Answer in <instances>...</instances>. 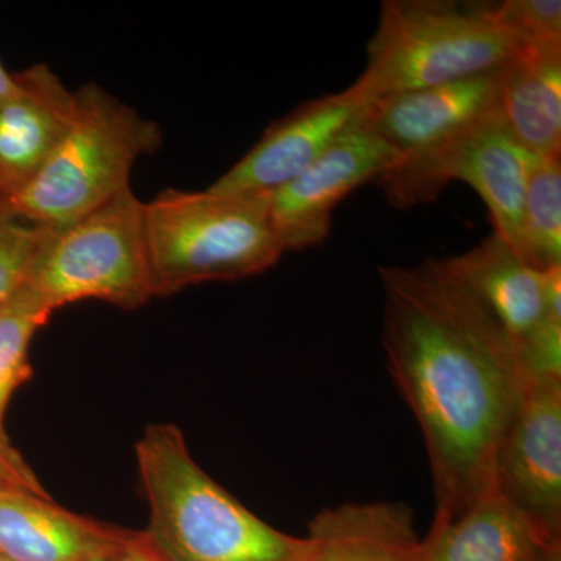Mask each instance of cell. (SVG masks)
Masks as SVG:
<instances>
[{
	"mask_svg": "<svg viewBox=\"0 0 561 561\" xmlns=\"http://www.w3.org/2000/svg\"><path fill=\"white\" fill-rule=\"evenodd\" d=\"M389 371L419 423L435 518L493 491L494 459L527 378L500 321L448 260L381 267Z\"/></svg>",
	"mask_w": 561,
	"mask_h": 561,
	"instance_id": "6da1fadb",
	"label": "cell"
},
{
	"mask_svg": "<svg viewBox=\"0 0 561 561\" xmlns=\"http://www.w3.org/2000/svg\"><path fill=\"white\" fill-rule=\"evenodd\" d=\"M146 535L164 561H302L306 537L250 512L194 460L183 432L150 424L136 445Z\"/></svg>",
	"mask_w": 561,
	"mask_h": 561,
	"instance_id": "7a4b0ae2",
	"label": "cell"
},
{
	"mask_svg": "<svg viewBox=\"0 0 561 561\" xmlns=\"http://www.w3.org/2000/svg\"><path fill=\"white\" fill-rule=\"evenodd\" d=\"M154 297L260 275L286 253L265 195L165 190L146 203Z\"/></svg>",
	"mask_w": 561,
	"mask_h": 561,
	"instance_id": "3957f363",
	"label": "cell"
},
{
	"mask_svg": "<svg viewBox=\"0 0 561 561\" xmlns=\"http://www.w3.org/2000/svg\"><path fill=\"white\" fill-rule=\"evenodd\" d=\"M518 49L494 3L386 0L360 77L386 98L501 69Z\"/></svg>",
	"mask_w": 561,
	"mask_h": 561,
	"instance_id": "277c9868",
	"label": "cell"
},
{
	"mask_svg": "<svg viewBox=\"0 0 561 561\" xmlns=\"http://www.w3.org/2000/svg\"><path fill=\"white\" fill-rule=\"evenodd\" d=\"M76 92V119L49 164L27 190L3 198L39 227L69 224L130 190L136 161L162 142L157 122L98 83Z\"/></svg>",
	"mask_w": 561,
	"mask_h": 561,
	"instance_id": "5b68a950",
	"label": "cell"
},
{
	"mask_svg": "<svg viewBox=\"0 0 561 561\" xmlns=\"http://www.w3.org/2000/svg\"><path fill=\"white\" fill-rule=\"evenodd\" d=\"M25 284L54 312L83 300L142 308L154 298L146 203L130 187L79 219L43 227Z\"/></svg>",
	"mask_w": 561,
	"mask_h": 561,
	"instance_id": "8992f818",
	"label": "cell"
},
{
	"mask_svg": "<svg viewBox=\"0 0 561 561\" xmlns=\"http://www.w3.org/2000/svg\"><path fill=\"white\" fill-rule=\"evenodd\" d=\"M531 158L513 138L497 111L426 157L387 169L378 181L390 205L401 209L434 201L451 181L470 184L489 208L494 234L519 257Z\"/></svg>",
	"mask_w": 561,
	"mask_h": 561,
	"instance_id": "52a82bcc",
	"label": "cell"
},
{
	"mask_svg": "<svg viewBox=\"0 0 561 561\" xmlns=\"http://www.w3.org/2000/svg\"><path fill=\"white\" fill-rule=\"evenodd\" d=\"M393 158L390 147L360 117L300 175L265 194L284 249H311L327 241L339 203L367 181L378 180Z\"/></svg>",
	"mask_w": 561,
	"mask_h": 561,
	"instance_id": "ba28073f",
	"label": "cell"
},
{
	"mask_svg": "<svg viewBox=\"0 0 561 561\" xmlns=\"http://www.w3.org/2000/svg\"><path fill=\"white\" fill-rule=\"evenodd\" d=\"M375 101V92L359 77L346 90L302 103L273 122L249 153L209 190L234 195L271 194L308 169Z\"/></svg>",
	"mask_w": 561,
	"mask_h": 561,
	"instance_id": "9c48e42d",
	"label": "cell"
},
{
	"mask_svg": "<svg viewBox=\"0 0 561 561\" xmlns=\"http://www.w3.org/2000/svg\"><path fill=\"white\" fill-rule=\"evenodd\" d=\"M493 490L561 535V379L527 383L497 448Z\"/></svg>",
	"mask_w": 561,
	"mask_h": 561,
	"instance_id": "30bf717a",
	"label": "cell"
},
{
	"mask_svg": "<svg viewBox=\"0 0 561 561\" xmlns=\"http://www.w3.org/2000/svg\"><path fill=\"white\" fill-rule=\"evenodd\" d=\"M502 68L376 99L362 121L393 151L390 168L409 164L501 111Z\"/></svg>",
	"mask_w": 561,
	"mask_h": 561,
	"instance_id": "8fae6325",
	"label": "cell"
},
{
	"mask_svg": "<svg viewBox=\"0 0 561 561\" xmlns=\"http://www.w3.org/2000/svg\"><path fill=\"white\" fill-rule=\"evenodd\" d=\"M77 113L70 91L47 65L13 72L0 98V198H13L38 179Z\"/></svg>",
	"mask_w": 561,
	"mask_h": 561,
	"instance_id": "7c38bea8",
	"label": "cell"
},
{
	"mask_svg": "<svg viewBox=\"0 0 561 561\" xmlns=\"http://www.w3.org/2000/svg\"><path fill=\"white\" fill-rule=\"evenodd\" d=\"M413 561H561V535L496 491L454 518H435Z\"/></svg>",
	"mask_w": 561,
	"mask_h": 561,
	"instance_id": "4fadbf2b",
	"label": "cell"
},
{
	"mask_svg": "<svg viewBox=\"0 0 561 561\" xmlns=\"http://www.w3.org/2000/svg\"><path fill=\"white\" fill-rule=\"evenodd\" d=\"M448 261L500 321L518 356L546 317L561 313V267L535 271L496 234Z\"/></svg>",
	"mask_w": 561,
	"mask_h": 561,
	"instance_id": "5bb4252c",
	"label": "cell"
},
{
	"mask_svg": "<svg viewBox=\"0 0 561 561\" xmlns=\"http://www.w3.org/2000/svg\"><path fill=\"white\" fill-rule=\"evenodd\" d=\"M135 535L66 511L51 497L0 494V553L11 561H94Z\"/></svg>",
	"mask_w": 561,
	"mask_h": 561,
	"instance_id": "9a60e30c",
	"label": "cell"
},
{
	"mask_svg": "<svg viewBox=\"0 0 561 561\" xmlns=\"http://www.w3.org/2000/svg\"><path fill=\"white\" fill-rule=\"evenodd\" d=\"M302 561H413L420 537L402 502H346L313 516Z\"/></svg>",
	"mask_w": 561,
	"mask_h": 561,
	"instance_id": "2e32d148",
	"label": "cell"
},
{
	"mask_svg": "<svg viewBox=\"0 0 561 561\" xmlns=\"http://www.w3.org/2000/svg\"><path fill=\"white\" fill-rule=\"evenodd\" d=\"M501 116L537 158L560 157L561 41L527 44L501 70Z\"/></svg>",
	"mask_w": 561,
	"mask_h": 561,
	"instance_id": "e0dca14e",
	"label": "cell"
},
{
	"mask_svg": "<svg viewBox=\"0 0 561 561\" xmlns=\"http://www.w3.org/2000/svg\"><path fill=\"white\" fill-rule=\"evenodd\" d=\"M519 260L540 272L561 267L560 157L531 158L524 194Z\"/></svg>",
	"mask_w": 561,
	"mask_h": 561,
	"instance_id": "ac0fdd59",
	"label": "cell"
},
{
	"mask_svg": "<svg viewBox=\"0 0 561 561\" xmlns=\"http://www.w3.org/2000/svg\"><path fill=\"white\" fill-rule=\"evenodd\" d=\"M51 308L27 284L0 305V432L14 391L32 378L28 351L36 332L49 321Z\"/></svg>",
	"mask_w": 561,
	"mask_h": 561,
	"instance_id": "d6986e66",
	"label": "cell"
},
{
	"mask_svg": "<svg viewBox=\"0 0 561 561\" xmlns=\"http://www.w3.org/2000/svg\"><path fill=\"white\" fill-rule=\"evenodd\" d=\"M41 230L0 198V305L25 283Z\"/></svg>",
	"mask_w": 561,
	"mask_h": 561,
	"instance_id": "ffe728a7",
	"label": "cell"
},
{
	"mask_svg": "<svg viewBox=\"0 0 561 561\" xmlns=\"http://www.w3.org/2000/svg\"><path fill=\"white\" fill-rule=\"evenodd\" d=\"M494 10L519 47L561 41L559 0H505L494 3Z\"/></svg>",
	"mask_w": 561,
	"mask_h": 561,
	"instance_id": "44dd1931",
	"label": "cell"
},
{
	"mask_svg": "<svg viewBox=\"0 0 561 561\" xmlns=\"http://www.w3.org/2000/svg\"><path fill=\"white\" fill-rule=\"evenodd\" d=\"M28 493L50 497L21 453L0 432V494Z\"/></svg>",
	"mask_w": 561,
	"mask_h": 561,
	"instance_id": "7402d4cb",
	"label": "cell"
},
{
	"mask_svg": "<svg viewBox=\"0 0 561 561\" xmlns=\"http://www.w3.org/2000/svg\"><path fill=\"white\" fill-rule=\"evenodd\" d=\"M94 561H164L150 545L146 531H136L130 541Z\"/></svg>",
	"mask_w": 561,
	"mask_h": 561,
	"instance_id": "603a6c76",
	"label": "cell"
},
{
	"mask_svg": "<svg viewBox=\"0 0 561 561\" xmlns=\"http://www.w3.org/2000/svg\"><path fill=\"white\" fill-rule=\"evenodd\" d=\"M11 83H13V72H9L0 61V98L10 90Z\"/></svg>",
	"mask_w": 561,
	"mask_h": 561,
	"instance_id": "cb8c5ba5",
	"label": "cell"
},
{
	"mask_svg": "<svg viewBox=\"0 0 561 561\" xmlns=\"http://www.w3.org/2000/svg\"><path fill=\"white\" fill-rule=\"evenodd\" d=\"M0 561H11L9 557L3 556V553H0Z\"/></svg>",
	"mask_w": 561,
	"mask_h": 561,
	"instance_id": "d4e9b609",
	"label": "cell"
}]
</instances>
